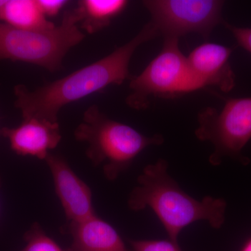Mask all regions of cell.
Wrapping results in <instances>:
<instances>
[{
	"label": "cell",
	"mask_w": 251,
	"mask_h": 251,
	"mask_svg": "<svg viewBox=\"0 0 251 251\" xmlns=\"http://www.w3.org/2000/svg\"><path fill=\"white\" fill-rule=\"evenodd\" d=\"M158 35L156 27L150 21L125 45L67 76L34 91L23 85L16 86L15 105L22 112L23 119L57 122L59 112L68 104L101 92L109 85H120L130 80L129 64L135 51Z\"/></svg>",
	"instance_id": "obj_1"
},
{
	"label": "cell",
	"mask_w": 251,
	"mask_h": 251,
	"mask_svg": "<svg viewBox=\"0 0 251 251\" xmlns=\"http://www.w3.org/2000/svg\"><path fill=\"white\" fill-rule=\"evenodd\" d=\"M168 163L160 159L144 168L128 198L131 210L151 208L166 229L170 241L178 244V236L189 225L206 221L219 229L225 221L224 200L206 196L195 199L183 191L168 173Z\"/></svg>",
	"instance_id": "obj_2"
},
{
	"label": "cell",
	"mask_w": 251,
	"mask_h": 251,
	"mask_svg": "<svg viewBox=\"0 0 251 251\" xmlns=\"http://www.w3.org/2000/svg\"><path fill=\"white\" fill-rule=\"evenodd\" d=\"M74 136L88 145L86 155L94 166H102L110 181L116 179L145 149L164 141L161 135L146 136L130 126L111 120L97 105L84 112Z\"/></svg>",
	"instance_id": "obj_3"
},
{
	"label": "cell",
	"mask_w": 251,
	"mask_h": 251,
	"mask_svg": "<svg viewBox=\"0 0 251 251\" xmlns=\"http://www.w3.org/2000/svg\"><path fill=\"white\" fill-rule=\"evenodd\" d=\"M78 23L75 9L65 12L61 24L50 30H24L0 23V60L29 63L50 72L59 70L67 52L85 39Z\"/></svg>",
	"instance_id": "obj_4"
},
{
	"label": "cell",
	"mask_w": 251,
	"mask_h": 251,
	"mask_svg": "<svg viewBox=\"0 0 251 251\" xmlns=\"http://www.w3.org/2000/svg\"><path fill=\"white\" fill-rule=\"evenodd\" d=\"M131 93L126 103L135 110H145L150 97L174 98L203 88L179 46V39L164 38L158 55L138 76L130 79Z\"/></svg>",
	"instance_id": "obj_5"
},
{
	"label": "cell",
	"mask_w": 251,
	"mask_h": 251,
	"mask_svg": "<svg viewBox=\"0 0 251 251\" xmlns=\"http://www.w3.org/2000/svg\"><path fill=\"white\" fill-rule=\"evenodd\" d=\"M198 139L212 144L213 166L225 156L237 157L251 139V97L229 98L221 110L206 108L198 115Z\"/></svg>",
	"instance_id": "obj_6"
},
{
	"label": "cell",
	"mask_w": 251,
	"mask_h": 251,
	"mask_svg": "<svg viewBox=\"0 0 251 251\" xmlns=\"http://www.w3.org/2000/svg\"><path fill=\"white\" fill-rule=\"evenodd\" d=\"M144 6L159 35L176 38L196 33L209 39L223 23L224 1L219 0H146Z\"/></svg>",
	"instance_id": "obj_7"
},
{
	"label": "cell",
	"mask_w": 251,
	"mask_h": 251,
	"mask_svg": "<svg viewBox=\"0 0 251 251\" xmlns=\"http://www.w3.org/2000/svg\"><path fill=\"white\" fill-rule=\"evenodd\" d=\"M45 161L67 219L76 223L96 215L90 187L74 173L66 160L49 153Z\"/></svg>",
	"instance_id": "obj_8"
},
{
	"label": "cell",
	"mask_w": 251,
	"mask_h": 251,
	"mask_svg": "<svg viewBox=\"0 0 251 251\" xmlns=\"http://www.w3.org/2000/svg\"><path fill=\"white\" fill-rule=\"evenodd\" d=\"M233 50L232 47L205 42L188 54V64L204 87L214 86L227 93L235 87V74L229 63Z\"/></svg>",
	"instance_id": "obj_9"
},
{
	"label": "cell",
	"mask_w": 251,
	"mask_h": 251,
	"mask_svg": "<svg viewBox=\"0 0 251 251\" xmlns=\"http://www.w3.org/2000/svg\"><path fill=\"white\" fill-rule=\"evenodd\" d=\"M0 135L9 140L11 148L17 154L42 160L62 139L58 122L36 118L23 119L15 128L4 127L0 130Z\"/></svg>",
	"instance_id": "obj_10"
},
{
	"label": "cell",
	"mask_w": 251,
	"mask_h": 251,
	"mask_svg": "<svg viewBox=\"0 0 251 251\" xmlns=\"http://www.w3.org/2000/svg\"><path fill=\"white\" fill-rule=\"evenodd\" d=\"M72 248L77 251H130L116 229L96 214L76 223H70Z\"/></svg>",
	"instance_id": "obj_11"
},
{
	"label": "cell",
	"mask_w": 251,
	"mask_h": 251,
	"mask_svg": "<svg viewBox=\"0 0 251 251\" xmlns=\"http://www.w3.org/2000/svg\"><path fill=\"white\" fill-rule=\"evenodd\" d=\"M0 21L24 30L47 31L56 27L47 19L37 0H9L0 10Z\"/></svg>",
	"instance_id": "obj_12"
},
{
	"label": "cell",
	"mask_w": 251,
	"mask_h": 251,
	"mask_svg": "<svg viewBox=\"0 0 251 251\" xmlns=\"http://www.w3.org/2000/svg\"><path fill=\"white\" fill-rule=\"evenodd\" d=\"M128 4L126 0H80L75 8L80 27L90 34L98 32L108 27Z\"/></svg>",
	"instance_id": "obj_13"
},
{
	"label": "cell",
	"mask_w": 251,
	"mask_h": 251,
	"mask_svg": "<svg viewBox=\"0 0 251 251\" xmlns=\"http://www.w3.org/2000/svg\"><path fill=\"white\" fill-rule=\"evenodd\" d=\"M25 246L18 251H77L71 247L64 249L49 237L39 224H34L25 234Z\"/></svg>",
	"instance_id": "obj_14"
},
{
	"label": "cell",
	"mask_w": 251,
	"mask_h": 251,
	"mask_svg": "<svg viewBox=\"0 0 251 251\" xmlns=\"http://www.w3.org/2000/svg\"><path fill=\"white\" fill-rule=\"evenodd\" d=\"M130 244L133 251H182L170 240H131Z\"/></svg>",
	"instance_id": "obj_15"
},
{
	"label": "cell",
	"mask_w": 251,
	"mask_h": 251,
	"mask_svg": "<svg viewBox=\"0 0 251 251\" xmlns=\"http://www.w3.org/2000/svg\"><path fill=\"white\" fill-rule=\"evenodd\" d=\"M224 25L232 33L238 45L251 54V28L237 27L226 22Z\"/></svg>",
	"instance_id": "obj_16"
},
{
	"label": "cell",
	"mask_w": 251,
	"mask_h": 251,
	"mask_svg": "<svg viewBox=\"0 0 251 251\" xmlns=\"http://www.w3.org/2000/svg\"><path fill=\"white\" fill-rule=\"evenodd\" d=\"M65 0H37L38 4L46 17H53L67 4Z\"/></svg>",
	"instance_id": "obj_17"
},
{
	"label": "cell",
	"mask_w": 251,
	"mask_h": 251,
	"mask_svg": "<svg viewBox=\"0 0 251 251\" xmlns=\"http://www.w3.org/2000/svg\"><path fill=\"white\" fill-rule=\"evenodd\" d=\"M241 251H251V239L246 243Z\"/></svg>",
	"instance_id": "obj_18"
},
{
	"label": "cell",
	"mask_w": 251,
	"mask_h": 251,
	"mask_svg": "<svg viewBox=\"0 0 251 251\" xmlns=\"http://www.w3.org/2000/svg\"><path fill=\"white\" fill-rule=\"evenodd\" d=\"M6 0H0V10L2 9L3 6L6 4Z\"/></svg>",
	"instance_id": "obj_19"
}]
</instances>
